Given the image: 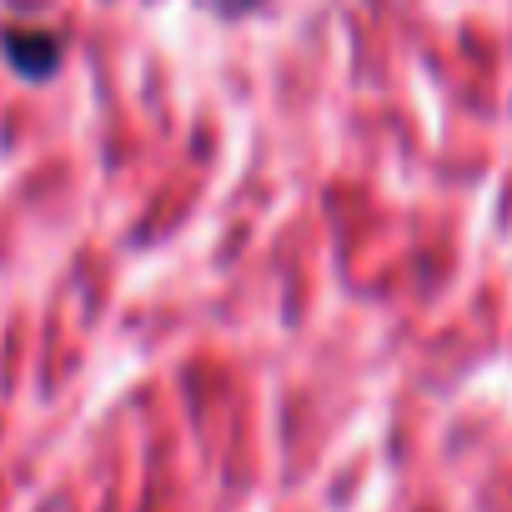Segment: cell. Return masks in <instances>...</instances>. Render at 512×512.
Segmentation results:
<instances>
[{
	"label": "cell",
	"instance_id": "obj_1",
	"mask_svg": "<svg viewBox=\"0 0 512 512\" xmlns=\"http://www.w3.org/2000/svg\"><path fill=\"white\" fill-rule=\"evenodd\" d=\"M6 56H11V66H16L21 76L41 81V76L56 71L61 46H56L51 36H36V31H11V36H6Z\"/></svg>",
	"mask_w": 512,
	"mask_h": 512
},
{
	"label": "cell",
	"instance_id": "obj_2",
	"mask_svg": "<svg viewBox=\"0 0 512 512\" xmlns=\"http://www.w3.org/2000/svg\"><path fill=\"white\" fill-rule=\"evenodd\" d=\"M221 6H226V11H251L256 0H221Z\"/></svg>",
	"mask_w": 512,
	"mask_h": 512
}]
</instances>
